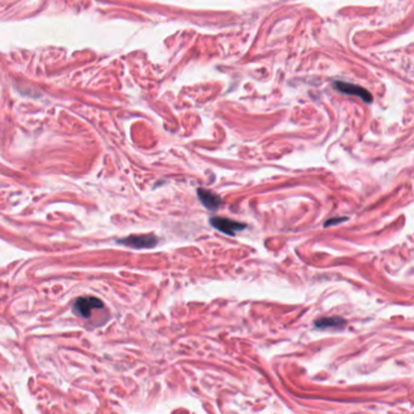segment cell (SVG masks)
Here are the masks:
<instances>
[{"label": "cell", "instance_id": "7a4b0ae2", "mask_svg": "<svg viewBox=\"0 0 414 414\" xmlns=\"http://www.w3.org/2000/svg\"><path fill=\"white\" fill-rule=\"evenodd\" d=\"M210 225L215 227L217 231L221 233L227 234V236L233 237L237 232L243 231L247 227L246 224L240 221H234V220L227 219V217H220V216H213L209 219Z\"/></svg>", "mask_w": 414, "mask_h": 414}, {"label": "cell", "instance_id": "52a82bcc", "mask_svg": "<svg viewBox=\"0 0 414 414\" xmlns=\"http://www.w3.org/2000/svg\"><path fill=\"white\" fill-rule=\"evenodd\" d=\"M347 217L342 216V217H332V219L327 220L326 222H324V227H329V226L332 225H335V224H340V222H344L346 221Z\"/></svg>", "mask_w": 414, "mask_h": 414}, {"label": "cell", "instance_id": "3957f363", "mask_svg": "<svg viewBox=\"0 0 414 414\" xmlns=\"http://www.w3.org/2000/svg\"><path fill=\"white\" fill-rule=\"evenodd\" d=\"M103 303L94 297H83L76 300L73 305V314L78 317L89 318L91 312L96 309H102Z\"/></svg>", "mask_w": 414, "mask_h": 414}, {"label": "cell", "instance_id": "8992f818", "mask_svg": "<svg viewBox=\"0 0 414 414\" xmlns=\"http://www.w3.org/2000/svg\"><path fill=\"white\" fill-rule=\"evenodd\" d=\"M346 324V321L341 317H327L321 318L315 322L317 329H342Z\"/></svg>", "mask_w": 414, "mask_h": 414}, {"label": "cell", "instance_id": "5b68a950", "mask_svg": "<svg viewBox=\"0 0 414 414\" xmlns=\"http://www.w3.org/2000/svg\"><path fill=\"white\" fill-rule=\"evenodd\" d=\"M335 86L339 91L344 92V94L357 95V96H360L362 100L367 101V102H371L372 101V95L369 94L366 89L361 88V86L350 84V83H344V82H336Z\"/></svg>", "mask_w": 414, "mask_h": 414}, {"label": "cell", "instance_id": "6da1fadb", "mask_svg": "<svg viewBox=\"0 0 414 414\" xmlns=\"http://www.w3.org/2000/svg\"><path fill=\"white\" fill-rule=\"evenodd\" d=\"M117 243L134 249H152L158 244V237L152 233L132 234V236L118 240Z\"/></svg>", "mask_w": 414, "mask_h": 414}, {"label": "cell", "instance_id": "277c9868", "mask_svg": "<svg viewBox=\"0 0 414 414\" xmlns=\"http://www.w3.org/2000/svg\"><path fill=\"white\" fill-rule=\"evenodd\" d=\"M197 195L201 203L204 205L207 209H209L211 211H215L220 208V205L222 204V199L219 195L216 193L211 192V191H208L205 189H198L197 190Z\"/></svg>", "mask_w": 414, "mask_h": 414}]
</instances>
